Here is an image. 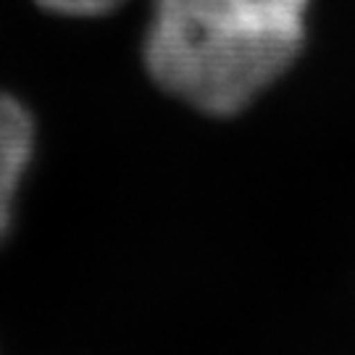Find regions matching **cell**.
Masks as SVG:
<instances>
[{
    "mask_svg": "<svg viewBox=\"0 0 355 355\" xmlns=\"http://www.w3.org/2000/svg\"><path fill=\"white\" fill-rule=\"evenodd\" d=\"M308 0H155L150 76L211 116L240 114L297 58Z\"/></svg>",
    "mask_w": 355,
    "mask_h": 355,
    "instance_id": "cell-1",
    "label": "cell"
},
{
    "mask_svg": "<svg viewBox=\"0 0 355 355\" xmlns=\"http://www.w3.org/2000/svg\"><path fill=\"white\" fill-rule=\"evenodd\" d=\"M35 148V124L21 103L0 95V240L11 229L16 190Z\"/></svg>",
    "mask_w": 355,
    "mask_h": 355,
    "instance_id": "cell-2",
    "label": "cell"
},
{
    "mask_svg": "<svg viewBox=\"0 0 355 355\" xmlns=\"http://www.w3.org/2000/svg\"><path fill=\"white\" fill-rule=\"evenodd\" d=\"M42 8L64 16H103L114 11L121 0H37Z\"/></svg>",
    "mask_w": 355,
    "mask_h": 355,
    "instance_id": "cell-3",
    "label": "cell"
}]
</instances>
